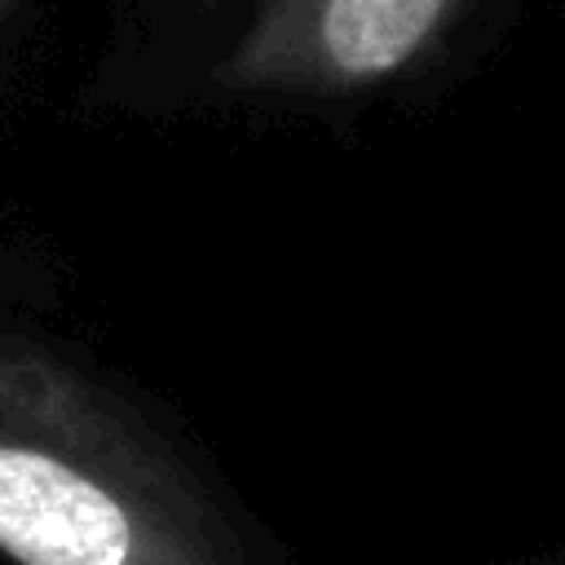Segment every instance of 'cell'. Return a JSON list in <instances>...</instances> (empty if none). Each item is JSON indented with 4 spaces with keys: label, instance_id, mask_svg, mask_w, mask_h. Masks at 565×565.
<instances>
[{
    "label": "cell",
    "instance_id": "1",
    "mask_svg": "<svg viewBox=\"0 0 565 565\" xmlns=\"http://www.w3.org/2000/svg\"><path fill=\"white\" fill-rule=\"evenodd\" d=\"M9 565H243L190 468L102 384L0 322Z\"/></svg>",
    "mask_w": 565,
    "mask_h": 565
},
{
    "label": "cell",
    "instance_id": "2",
    "mask_svg": "<svg viewBox=\"0 0 565 565\" xmlns=\"http://www.w3.org/2000/svg\"><path fill=\"white\" fill-rule=\"evenodd\" d=\"M225 79L265 93H349L424 57L468 0H243Z\"/></svg>",
    "mask_w": 565,
    "mask_h": 565
},
{
    "label": "cell",
    "instance_id": "3",
    "mask_svg": "<svg viewBox=\"0 0 565 565\" xmlns=\"http://www.w3.org/2000/svg\"><path fill=\"white\" fill-rule=\"evenodd\" d=\"M18 0H0V18H9V9H13Z\"/></svg>",
    "mask_w": 565,
    "mask_h": 565
}]
</instances>
